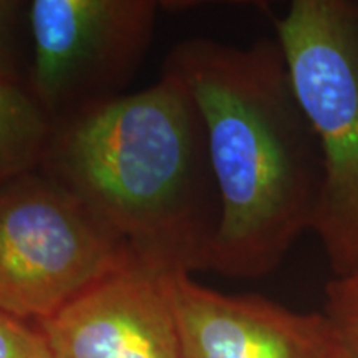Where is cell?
Here are the masks:
<instances>
[{"mask_svg":"<svg viewBox=\"0 0 358 358\" xmlns=\"http://www.w3.org/2000/svg\"><path fill=\"white\" fill-rule=\"evenodd\" d=\"M275 32L324 156L312 231L343 277L358 266V0H294Z\"/></svg>","mask_w":358,"mask_h":358,"instance_id":"cell-3","label":"cell"},{"mask_svg":"<svg viewBox=\"0 0 358 358\" xmlns=\"http://www.w3.org/2000/svg\"><path fill=\"white\" fill-rule=\"evenodd\" d=\"M171 284L186 358H347L324 312L221 294L182 272Z\"/></svg>","mask_w":358,"mask_h":358,"instance_id":"cell-7","label":"cell"},{"mask_svg":"<svg viewBox=\"0 0 358 358\" xmlns=\"http://www.w3.org/2000/svg\"><path fill=\"white\" fill-rule=\"evenodd\" d=\"M138 264L70 192L40 171L0 185V310L35 324Z\"/></svg>","mask_w":358,"mask_h":358,"instance_id":"cell-4","label":"cell"},{"mask_svg":"<svg viewBox=\"0 0 358 358\" xmlns=\"http://www.w3.org/2000/svg\"><path fill=\"white\" fill-rule=\"evenodd\" d=\"M0 358H55L38 325L0 310Z\"/></svg>","mask_w":358,"mask_h":358,"instance_id":"cell-11","label":"cell"},{"mask_svg":"<svg viewBox=\"0 0 358 358\" xmlns=\"http://www.w3.org/2000/svg\"><path fill=\"white\" fill-rule=\"evenodd\" d=\"M173 275L131 264L38 322L55 358H186Z\"/></svg>","mask_w":358,"mask_h":358,"instance_id":"cell-6","label":"cell"},{"mask_svg":"<svg viewBox=\"0 0 358 358\" xmlns=\"http://www.w3.org/2000/svg\"><path fill=\"white\" fill-rule=\"evenodd\" d=\"M163 70L189 90L208 134L221 199L209 271L237 279L271 274L313 229L324 185L320 143L279 42L185 40Z\"/></svg>","mask_w":358,"mask_h":358,"instance_id":"cell-2","label":"cell"},{"mask_svg":"<svg viewBox=\"0 0 358 358\" xmlns=\"http://www.w3.org/2000/svg\"><path fill=\"white\" fill-rule=\"evenodd\" d=\"M158 8L153 0L29 2V90L50 123L124 95Z\"/></svg>","mask_w":358,"mask_h":358,"instance_id":"cell-5","label":"cell"},{"mask_svg":"<svg viewBox=\"0 0 358 358\" xmlns=\"http://www.w3.org/2000/svg\"><path fill=\"white\" fill-rule=\"evenodd\" d=\"M29 2L0 0V80L29 87Z\"/></svg>","mask_w":358,"mask_h":358,"instance_id":"cell-9","label":"cell"},{"mask_svg":"<svg viewBox=\"0 0 358 358\" xmlns=\"http://www.w3.org/2000/svg\"><path fill=\"white\" fill-rule=\"evenodd\" d=\"M50 127L27 85L0 80V185L38 168Z\"/></svg>","mask_w":358,"mask_h":358,"instance_id":"cell-8","label":"cell"},{"mask_svg":"<svg viewBox=\"0 0 358 358\" xmlns=\"http://www.w3.org/2000/svg\"><path fill=\"white\" fill-rule=\"evenodd\" d=\"M38 169L141 266L209 271L221 199L203 116L176 75L52 122Z\"/></svg>","mask_w":358,"mask_h":358,"instance_id":"cell-1","label":"cell"},{"mask_svg":"<svg viewBox=\"0 0 358 358\" xmlns=\"http://www.w3.org/2000/svg\"><path fill=\"white\" fill-rule=\"evenodd\" d=\"M322 312L334 325L347 358H358V266L327 282Z\"/></svg>","mask_w":358,"mask_h":358,"instance_id":"cell-10","label":"cell"}]
</instances>
